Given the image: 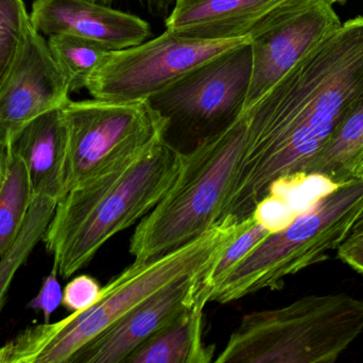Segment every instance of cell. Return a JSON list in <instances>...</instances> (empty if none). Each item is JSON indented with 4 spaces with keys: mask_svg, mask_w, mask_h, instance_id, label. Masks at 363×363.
Returning <instances> with one entry per match:
<instances>
[{
    "mask_svg": "<svg viewBox=\"0 0 363 363\" xmlns=\"http://www.w3.org/2000/svg\"><path fill=\"white\" fill-rule=\"evenodd\" d=\"M27 166L33 195H64L67 128L62 108L53 109L26 125L10 144Z\"/></svg>",
    "mask_w": 363,
    "mask_h": 363,
    "instance_id": "cell-14",
    "label": "cell"
},
{
    "mask_svg": "<svg viewBox=\"0 0 363 363\" xmlns=\"http://www.w3.org/2000/svg\"><path fill=\"white\" fill-rule=\"evenodd\" d=\"M30 23L43 36L72 34L113 51L142 44L151 36L145 19L89 0H35Z\"/></svg>",
    "mask_w": 363,
    "mask_h": 363,
    "instance_id": "cell-13",
    "label": "cell"
},
{
    "mask_svg": "<svg viewBox=\"0 0 363 363\" xmlns=\"http://www.w3.org/2000/svg\"><path fill=\"white\" fill-rule=\"evenodd\" d=\"M357 178H363V153L362 156L358 158L353 170H352L351 179Z\"/></svg>",
    "mask_w": 363,
    "mask_h": 363,
    "instance_id": "cell-29",
    "label": "cell"
},
{
    "mask_svg": "<svg viewBox=\"0 0 363 363\" xmlns=\"http://www.w3.org/2000/svg\"><path fill=\"white\" fill-rule=\"evenodd\" d=\"M200 1V0H176L174 8H182V6H188V4H194V2ZM333 4L336 2L345 1V0H330Z\"/></svg>",
    "mask_w": 363,
    "mask_h": 363,
    "instance_id": "cell-30",
    "label": "cell"
},
{
    "mask_svg": "<svg viewBox=\"0 0 363 363\" xmlns=\"http://www.w3.org/2000/svg\"><path fill=\"white\" fill-rule=\"evenodd\" d=\"M363 225V213L362 215V217H360L359 222H358L357 225L355 226V227H359V226ZM354 227V228H355Z\"/></svg>",
    "mask_w": 363,
    "mask_h": 363,
    "instance_id": "cell-32",
    "label": "cell"
},
{
    "mask_svg": "<svg viewBox=\"0 0 363 363\" xmlns=\"http://www.w3.org/2000/svg\"><path fill=\"white\" fill-rule=\"evenodd\" d=\"M338 257L356 272L363 274V245H340Z\"/></svg>",
    "mask_w": 363,
    "mask_h": 363,
    "instance_id": "cell-25",
    "label": "cell"
},
{
    "mask_svg": "<svg viewBox=\"0 0 363 363\" xmlns=\"http://www.w3.org/2000/svg\"><path fill=\"white\" fill-rule=\"evenodd\" d=\"M8 149V162L0 185V257L23 229L34 198L25 162L13 149Z\"/></svg>",
    "mask_w": 363,
    "mask_h": 363,
    "instance_id": "cell-18",
    "label": "cell"
},
{
    "mask_svg": "<svg viewBox=\"0 0 363 363\" xmlns=\"http://www.w3.org/2000/svg\"><path fill=\"white\" fill-rule=\"evenodd\" d=\"M363 100V16L343 23L245 110L247 141L220 222L240 223L311 162Z\"/></svg>",
    "mask_w": 363,
    "mask_h": 363,
    "instance_id": "cell-1",
    "label": "cell"
},
{
    "mask_svg": "<svg viewBox=\"0 0 363 363\" xmlns=\"http://www.w3.org/2000/svg\"><path fill=\"white\" fill-rule=\"evenodd\" d=\"M8 145L4 144L1 140H0V173L2 175L4 174L6 170V162H8Z\"/></svg>",
    "mask_w": 363,
    "mask_h": 363,
    "instance_id": "cell-28",
    "label": "cell"
},
{
    "mask_svg": "<svg viewBox=\"0 0 363 363\" xmlns=\"http://www.w3.org/2000/svg\"><path fill=\"white\" fill-rule=\"evenodd\" d=\"M341 25L330 0H283L269 11L247 34L253 66L245 111Z\"/></svg>",
    "mask_w": 363,
    "mask_h": 363,
    "instance_id": "cell-10",
    "label": "cell"
},
{
    "mask_svg": "<svg viewBox=\"0 0 363 363\" xmlns=\"http://www.w3.org/2000/svg\"><path fill=\"white\" fill-rule=\"evenodd\" d=\"M209 296L201 289L196 302L138 347L125 363H209L215 345L203 342V311Z\"/></svg>",
    "mask_w": 363,
    "mask_h": 363,
    "instance_id": "cell-16",
    "label": "cell"
},
{
    "mask_svg": "<svg viewBox=\"0 0 363 363\" xmlns=\"http://www.w3.org/2000/svg\"><path fill=\"white\" fill-rule=\"evenodd\" d=\"M91 2H95V4H104V6H112L114 0H89Z\"/></svg>",
    "mask_w": 363,
    "mask_h": 363,
    "instance_id": "cell-31",
    "label": "cell"
},
{
    "mask_svg": "<svg viewBox=\"0 0 363 363\" xmlns=\"http://www.w3.org/2000/svg\"><path fill=\"white\" fill-rule=\"evenodd\" d=\"M363 213V178L330 188L306 210L269 234L243 258L209 303L228 304L262 290H279L285 279L325 261L357 225Z\"/></svg>",
    "mask_w": 363,
    "mask_h": 363,
    "instance_id": "cell-6",
    "label": "cell"
},
{
    "mask_svg": "<svg viewBox=\"0 0 363 363\" xmlns=\"http://www.w3.org/2000/svg\"><path fill=\"white\" fill-rule=\"evenodd\" d=\"M247 117L184 153L181 170L161 202L140 220L130 241L136 261L180 249L219 223L247 141Z\"/></svg>",
    "mask_w": 363,
    "mask_h": 363,
    "instance_id": "cell-4",
    "label": "cell"
},
{
    "mask_svg": "<svg viewBox=\"0 0 363 363\" xmlns=\"http://www.w3.org/2000/svg\"><path fill=\"white\" fill-rule=\"evenodd\" d=\"M283 0H200L172 9L167 30L196 40H224L247 36L254 26Z\"/></svg>",
    "mask_w": 363,
    "mask_h": 363,
    "instance_id": "cell-15",
    "label": "cell"
},
{
    "mask_svg": "<svg viewBox=\"0 0 363 363\" xmlns=\"http://www.w3.org/2000/svg\"><path fill=\"white\" fill-rule=\"evenodd\" d=\"M2 177H4V175H2L1 173H0V185H1Z\"/></svg>",
    "mask_w": 363,
    "mask_h": 363,
    "instance_id": "cell-33",
    "label": "cell"
},
{
    "mask_svg": "<svg viewBox=\"0 0 363 363\" xmlns=\"http://www.w3.org/2000/svg\"><path fill=\"white\" fill-rule=\"evenodd\" d=\"M182 161L183 151L164 140L60 198L43 238L59 275L76 274L111 238L152 211L176 180Z\"/></svg>",
    "mask_w": 363,
    "mask_h": 363,
    "instance_id": "cell-2",
    "label": "cell"
},
{
    "mask_svg": "<svg viewBox=\"0 0 363 363\" xmlns=\"http://www.w3.org/2000/svg\"><path fill=\"white\" fill-rule=\"evenodd\" d=\"M69 94L46 38L30 25L21 55L0 87V140L10 144L30 121L62 108Z\"/></svg>",
    "mask_w": 363,
    "mask_h": 363,
    "instance_id": "cell-11",
    "label": "cell"
},
{
    "mask_svg": "<svg viewBox=\"0 0 363 363\" xmlns=\"http://www.w3.org/2000/svg\"><path fill=\"white\" fill-rule=\"evenodd\" d=\"M30 25L23 0H0V87L21 55Z\"/></svg>",
    "mask_w": 363,
    "mask_h": 363,
    "instance_id": "cell-22",
    "label": "cell"
},
{
    "mask_svg": "<svg viewBox=\"0 0 363 363\" xmlns=\"http://www.w3.org/2000/svg\"><path fill=\"white\" fill-rule=\"evenodd\" d=\"M247 40L249 36L224 40H196L166 29L148 42L112 51L89 78L86 90L95 99L148 100L192 68Z\"/></svg>",
    "mask_w": 363,
    "mask_h": 363,
    "instance_id": "cell-9",
    "label": "cell"
},
{
    "mask_svg": "<svg viewBox=\"0 0 363 363\" xmlns=\"http://www.w3.org/2000/svg\"><path fill=\"white\" fill-rule=\"evenodd\" d=\"M345 245H363V225L355 227L343 243ZM342 245V244H341Z\"/></svg>",
    "mask_w": 363,
    "mask_h": 363,
    "instance_id": "cell-27",
    "label": "cell"
},
{
    "mask_svg": "<svg viewBox=\"0 0 363 363\" xmlns=\"http://www.w3.org/2000/svg\"><path fill=\"white\" fill-rule=\"evenodd\" d=\"M47 44L70 93L86 89L89 78L113 51L96 40L66 33L48 36Z\"/></svg>",
    "mask_w": 363,
    "mask_h": 363,
    "instance_id": "cell-19",
    "label": "cell"
},
{
    "mask_svg": "<svg viewBox=\"0 0 363 363\" xmlns=\"http://www.w3.org/2000/svg\"><path fill=\"white\" fill-rule=\"evenodd\" d=\"M59 200L47 195L34 196L23 229L12 246L0 257V313L6 303L11 283L17 271L27 261L30 254L40 241L52 219Z\"/></svg>",
    "mask_w": 363,
    "mask_h": 363,
    "instance_id": "cell-20",
    "label": "cell"
},
{
    "mask_svg": "<svg viewBox=\"0 0 363 363\" xmlns=\"http://www.w3.org/2000/svg\"><path fill=\"white\" fill-rule=\"evenodd\" d=\"M140 4H144L152 14L167 15L169 10L174 8L176 0H138Z\"/></svg>",
    "mask_w": 363,
    "mask_h": 363,
    "instance_id": "cell-26",
    "label": "cell"
},
{
    "mask_svg": "<svg viewBox=\"0 0 363 363\" xmlns=\"http://www.w3.org/2000/svg\"><path fill=\"white\" fill-rule=\"evenodd\" d=\"M101 289L95 278L89 275H80L66 286L62 305L72 313L84 310L98 300Z\"/></svg>",
    "mask_w": 363,
    "mask_h": 363,
    "instance_id": "cell-23",
    "label": "cell"
},
{
    "mask_svg": "<svg viewBox=\"0 0 363 363\" xmlns=\"http://www.w3.org/2000/svg\"><path fill=\"white\" fill-rule=\"evenodd\" d=\"M242 222L223 220L180 249L134 261L102 287L89 308L55 323L29 326L0 349V363H69L84 345L166 286L213 266Z\"/></svg>",
    "mask_w": 363,
    "mask_h": 363,
    "instance_id": "cell-3",
    "label": "cell"
},
{
    "mask_svg": "<svg viewBox=\"0 0 363 363\" xmlns=\"http://www.w3.org/2000/svg\"><path fill=\"white\" fill-rule=\"evenodd\" d=\"M275 228L269 224L258 211L252 213L247 219L243 220L242 227L234 237L218 258L213 266L205 273L202 279L203 289L208 292V296L217 289L228 273L247 257L259 243L269 234L275 232Z\"/></svg>",
    "mask_w": 363,
    "mask_h": 363,
    "instance_id": "cell-21",
    "label": "cell"
},
{
    "mask_svg": "<svg viewBox=\"0 0 363 363\" xmlns=\"http://www.w3.org/2000/svg\"><path fill=\"white\" fill-rule=\"evenodd\" d=\"M253 57L250 40L225 51L149 98L167 121L165 140L172 136L201 141L232 125L245 111Z\"/></svg>",
    "mask_w": 363,
    "mask_h": 363,
    "instance_id": "cell-8",
    "label": "cell"
},
{
    "mask_svg": "<svg viewBox=\"0 0 363 363\" xmlns=\"http://www.w3.org/2000/svg\"><path fill=\"white\" fill-rule=\"evenodd\" d=\"M363 332V300L309 296L245 315L217 363H333Z\"/></svg>",
    "mask_w": 363,
    "mask_h": 363,
    "instance_id": "cell-5",
    "label": "cell"
},
{
    "mask_svg": "<svg viewBox=\"0 0 363 363\" xmlns=\"http://www.w3.org/2000/svg\"><path fill=\"white\" fill-rule=\"evenodd\" d=\"M205 273L188 275L155 292L77 352L69 363H125L140 345L196 302Z\"/></svg>",
    "mask_w": 363,
    "mask_h": 363,
    "instance_id": "cell-12",
    "label": "cell"
},
{
    "mask_svg": "<svg viewBox=\"0 0 363 363\" xmlns=\"http://www.w3.org/2000/svg\"><path fill=\"white\" fill-rule=\"evenodd\" d=\"M57 266H53L50 274L43 281L38 296L28 304L29 308L42 311L45 324L50 323L51 315L62 305L63 300V291L57 281Z\"/></svg>",
    "mask_w": 363,
    "mask_h": 363,
    "instance_id": "cell-24",
    "label": "cell"
},
{
    "mask_svg": "<svg viewBox=\"0 0 363 363\" xmlns=\"http://www.w3.org/2000/svg\"><path fill=\"white\" fill-rule=\"evenodd\" d=\"M363 153V100L343 119L328 144L306 172L321 177L333 185L351 180L352 170Z\"/></svg>",
    "mask_w": 363,
    "mask_h": 363,
    "instance_id": "cell-17",
    "label": "cell"
},
{
    "mask_svg": "<svg viewBox=\"0 0 363 363\" xmlns=\"http://www.w3.org/2000/svg\"><path fill=\"white\" fill-rule=\"evenodd\" d=\"M62 111L67 128L64 195L165 140L167 121L148 100L69 99Z\"/></svg>",
    "mask_w": 363,
    "mask_h": 363,
    "instance_id": "cell-7",
    "label": "cell"
}]
</instances>
